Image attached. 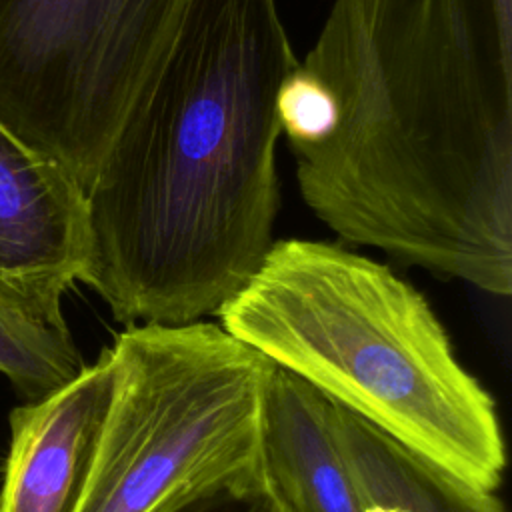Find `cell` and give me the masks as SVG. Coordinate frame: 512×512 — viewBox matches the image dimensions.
I'll return each instance as SVG.
<instances>
[{
	"label": "cell",
	"mask_w": 512,
	"mask_h": 512,
	"mask_svg": "<svg viewBox=\"0 0 512 512\" xmlns=\"http://www.w3.org/2000/svg\"><path fill=\"white\" fill-rule=\"evenodd\" d=\"M300 66L336 96L294 152L304 204L344 242L512 292V0H334Z\"/></svg>",
	"instance_id": "6da1fadb"
},
{
	"label": "cell",
	"mask_w": 512,
	"mask_h": 512,
	"mask_svg": "<svg viewBox=\"0 0 512 512\" xmlns=\"http://www.w3.org/2000/svg\"><path fill=\"white\" fill-rule=\"evenodd\" d=\"M298 62L278 0H188L86 194L80 282L114 320L218 316L256 274L280 206L276 94Z\"/></svg>",
	"instance_id": "7a4b0ae2"
},
{
	"label": "cell",
	"mask_w": 512,
	"mask_h": 512,
	"mask_svg": "<svg viewBox=\"0 0 512 512\" xmlns=\"http://www.w3.org/2000/svg\"><path fill=\"white\" fill-rule=\"evenodd\" d=\"M218 324L400 446L496 492V402L428 300L390 266L326 240H274Z\"/></svg>",
	"instance_id": "3957f363"
},
{
	"label": "cell",
	"mask_w": 512,
	"mask_h": 512,
	"mask_svg": "<svg viewBox=\"0 0 512 512\" xmlns=\"http://www.w3.org/2000/svg\"><path fill=\"white\" fill-rule=\"evenodd\" d=\"M112 394L74 512H174L262 468L272 362L220 324L126 326Z\"/></svg>",
	"instance_id": "277c9868"
},
{
	"label": "cell",
	"mask_w": 512,
	"mask_h": 512,
	"mask_svg": "<svg viewBox=\"0 0 512 512\" xmlns=\"http://www.w3.org/2000/svg\"><path fill=\"white\" fill-rule=\"evenodd\" d=\"M188 0H0V120L88 194Z\"/></svg>",
	"instance_id": "5b68a950"
},
{
	"label": "cell",
	"mask_w": 512,
	"mask_h": 512,
	"mask_svg": "<svg viewBox=\"0 0 512 512\" xmlns=\"http://www.w3.org/2000/svg\"><path fill=\"white\" fill-rule=\"evenodd\" d=\"M90 254L86 192L0 120V302L66 322Z\"/></svg>",
	"instance_id": "8992f818"
},
{
	"label": "cell",
	"mask_w": 512,
	"mask_h": 512,
	"mask_svg": "<svg viewBox=\"0 0 512 512\" xmlns=\"http://www.w3.org/2000/svg\"><path fill=\"white\" fill-rule=\"evenodd\" d=\"M112 394L108 350L72 382L10 414L0 512H74Z\"/></svg>",
	"instance_id": "52a82bcc"
},
{
	"label": "cell",
	"mask_w": 512,
	"mask_h": 512,
	"mask_svg": "<svg viewBox=\"0 0 512 512\" xmlns=\"http://www.w3.org/2000/svg\"><path fill=\"white\" fill-rule=\"evenodd\" d=\"M262 468L288 512H360L362 498L338 444L332 402L272 364L262 406Z\"/></svg>",
	"instance_id": "ba28073f"
},
{
	"label": "cell",
	"mask_w": 512,
	"mask_h": 512,
	"mask_svg": "<svg viewBox=\"0 0 512 512\" xmlns=\"http://www.w3.org/2000/svg\"><path fill=\"white\" fill-rule=\"evenodd\" d=\"M332 424L362 498L406 512H508L496 492L462 482L334 402Z\"/></svg>",
	"instance_id": "9c48e42d"
},
{
	"label": "cell",
	"mask_w": 512,
	"mask_h": 512,
	"mask_svg": "<svg viewBox=\"0 0 512 512\" xmlns=\"http://www.w3.org/2000/svg\"><path fill=\"white\" fill-rule=\"evenodd\" d=\"M84 368L66 322L0 302V372L30 402L60 390Z\"/></svg>",
	"instance_id": "30bf717a"
},
{
	"label": "cell",
	"mask_w": 512,
	"mask_h": 512,
	"mask_svg": "<svg viewBox=\"0 0 512 512\" xmlns=\"http://www.w3.org/2000/svg\"><path fill=\"white\" fill-rule=\"evenodd\" d=\"M276 118L292 152H302L330 140L340 122V106L332 90L298 62L278 88Z\"/></svg>",
	"instance_id": "8fae6325"
},
{
	"label": "cell",
	"mask_w": 512,
	"mask_h": 512,
	"mask_svg": "<svg viewBox=\"0 0 512 512\" xmlns=\"http://www.w3.org/2000/svg\"><path fill=\"white\" fill-rule=\"evenodd\" d=\"M174 512H288L266 476L206 494Z\"/></svg>",
	"instance_id": "7c38bea8"
}]
</instances>
